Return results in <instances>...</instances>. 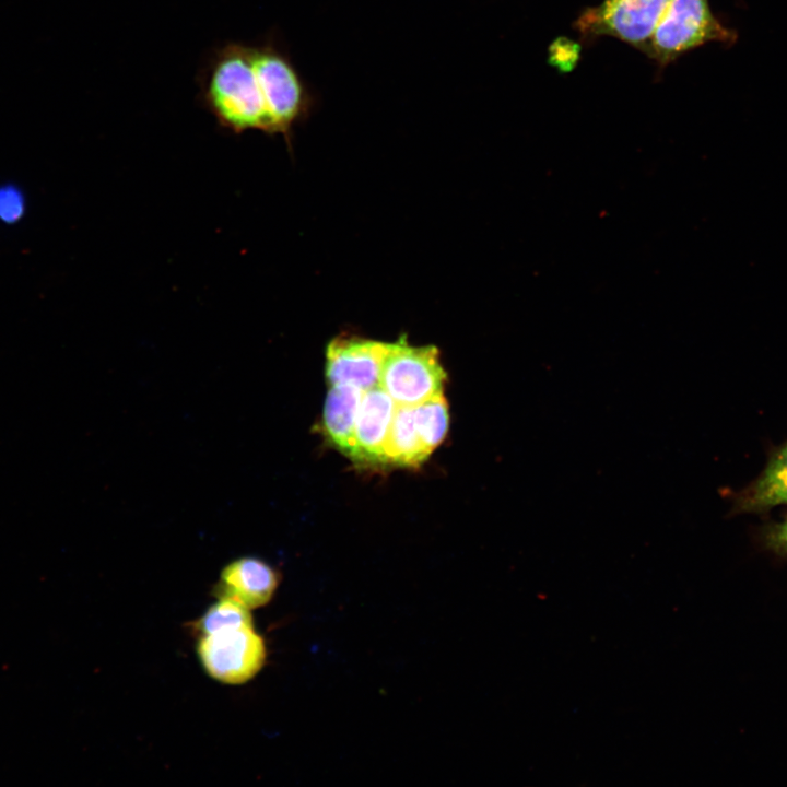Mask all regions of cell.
Returning a JSON list of instances; mask_svg holds the SVG:
<instances>
[{
    "instance_id": "obj_1",
    "label": "cell",
    "mask_w": 787,
    "mask_h": 787,
    "mask_svg": "<svg viewBox=\"0 0 787 787\" xmlns=\"http://www.w3.org/2000/svg\"><path fill=\"white\" fill-rule=\"evenodd\" d=\"M196 81L199 104L235 134L258 130L290 142L293 126L316 105L315 93L271 36L213 47Z\"/></svg>"
},
{
    "instance_id": "obj_2",
    "label": "cell",
    "mask_w": 787,
    "mask_h": 787,
    "mask_svg": "<svg viewBox=\"0 0 787 787\" xmlns=\"http://www.w3.org/2000/svg\"><path fill=\"white\" fill-rule=\"evenodd\" d=\"M736 39V32L719 22L708 0H670L644 54L661 70L704 44H733Z\"/></svg>"
},
{
    "instance_id": "obj_3",
    "label": "cell",
    "mask_w": 787,
    "mask_h": 787,
    "mask_svg": "<svg viewBox=\"0 0 787 787\" xmlns=\"http://www.w3.org/2000/svg\"><path fill=\"white\" fill-rule=\"evenodd\" d=\"M446 374L433 345H409L406 338L389 343L384 357L379 386L398 406H416L438 393Z\"/></svg>"
},
{
    "instance_id": "obj_4",
    "label": "cell",
    "mask_w": 787,
    "mask_h": 787,
    "mask_svg": "<svg viewBox=\"0 0 787 787\" xmlns=\"http://www.w3.org/2000/svg\"><path fill=\"white\" fill-rule=\"evenodd\" d=\"M670 0H603L586 8L574 28L586 39L611 36L644 52Z\"/></svg>"
},
{
    "instance_id": "obj_5",
    "label": "cell",
    "mask_w": 787,
    "mask_h": 787,
    "mask_svg": "<svg viewBox=\"0 0 787 787\" xmlns=\"http://www.w3.org/2000/svg\"><path fill=\"white\" fill-rule=\"evenodd\" d=\"M197 653L204 670L226 684H242L252 679L266 660L263 638L254 625L234 626L202 634Z\"/></svg>"
},
{
    "instance_id": "obj_6",
    "label": "cell",
    "mask_w": 787,
    "mask_h": 787,
    "mask_svg": "<svg viewBox=\"0 0 787 787\" xmlns=\"http://www.w3.org/2000/svg\"><path fill=\"white\" fill-rule=\"evenodd\" d=\"M389 343L361 338H337L327 346L326 376L330 385H350L362 391L379 386Z\"/></svg>"
},
{
    "instance_id": "obj_7",
    "label": "cell",
    "mask_w": 787,
    "mask_h": 787,
    "mask_svg": "<svg viewBox=\"0 0 787 787\" xmlns=\"http://www.w3.org/2000/svg\"><path fill=\"white\" fill-rule=\"evenodd\" d=\"M397 404L380 387L363 392L354 431V460L386 463V444Z\"/></svg>"
},
{
    "instance_id": "obj_8",
    "label": "cell",
    "mask_w": 787,
    "mask_h": 787,
    "mask_svg": "<svg viewBox=\"0 0 787 787\" xmlns=\"http://www.w3.org/2000/svg\"><path fill=\"white\" fill-rule=\"evenodd\" d=\"M279 585V574L265 561L244 556L221 572L219 597H228L248 609L267 604Z\"/></svg>"
},
{
    "instance_id": "obj_9",
    "label": "cell",
    "mask_w": 787,
    "mask_h": 787,
    "mask_svg": "<svg viewBox=\"0 0 787 787\" xmlns=\"http://www.w3.org/2000/svg\"><path fill=\"white\" fill-rule=\"evenodd\" d=\"M732 514H762L787 505V441L773 448L761 473L732 497Z\"/></svg>"
},
{
    "instance_id": "obj_10",
    "label": "cell",
    "mask_w": 787,
    "mask_h": 787,
    "mask_svg": "<svg viewBox=\"0 0 787 787\" xmlns=\"http://www.w3.org/2000/svg\"><path fill=\"white\" fill-rule=\"evenodd\" d=\"M364 391L350 385H330L327 393L322 428L331 444L353 458L355 423Z\"/></svg>"
},
{
    "instance_id": "obj_11",
    "label": "cell",
    "mask_w": 787,
    "mask_h": 787,
    "mask_svg": "<svg viewBox=\"0 0 787 787\" xmlns=\"http://www.w3.org/2000/svg\"><path fill=\"white\" fill-rule=\"evenodd\" d=\"M428 456L415 426L413 407L397 404L386 444L387 462L414 466Z\"/></svg>"
},
{
    "instance_id": "obj_12",
    "label": "cell",
    "mask_w": 787,
    "mask_h": 787,
    "mask_svg": "<svg viewBox=\"0 0 787 787\" xmlns=\"http://www.w3.org/2000/svg\"><path fill=\"white\" fill-rule=\"evenodd\" d=\"M414 422L425 449L431 454L445 438L449 415L443 393L413 406Z\"/></svg>"
},
{
    "instance_id": "obj_13",
    "label": "cell",
    "mask_w": 787,
    "mask_h": 787,
    "mask_svg": "<svg viewBox=\"0 0 787 787\" xmlns=\"http://www.w3.org/2000/svg\"><path fill=\"white\" fill-rule=\"evenodd\" d=\"M250 609L228 597H219L198 622L202 634L213 633L223 629L254 625Z\"/></svg>"
},
{
    "instance_id": "obj_14",
    "label": "cell",
    "mask_w": 787,
    "mask_h": 787,
    "mask_svg": "<svg viewBox=\"0 0 787 787\" xmlns=\"http://www.w3.org/2000/svg\"><path fill=\"white\" fill-rule=\"evenodd\" d=\"M27 213V196L16 183H0V223L7 226L19 224Z\"/></svg>"
},
{
    "instance_id": "obj_15",
    "label": "cell",
    "mask_w": 787,
    "mask_h": 787,
    "mask_svg": "<svg viewBox=\"0 0 787 787\" xmlns=\"http://www.w3.org/2000/svg\"><path fill=\"white\" fill-rule=\"evenodd\" d=\"M759 540L762 547L787 561V515L780 520H768L760 528Z\"/></svg>"
},
{
    "instance_id": "obj_16",
    "label": "cell",
    "mask_w": 787,
    "mask_h": 787,
    "mask_svg": "<svg viewBox=\"0 0 787 787\" xmlns=\"http://www.w3.org/2000/svg\"><path fill=\"white\" fill-rule=\"evenodd\" d=\"M576 47H578L576 43L559 38L557 42H554L550 47V60L560 69L569 70L578 59V49L571 51Z\"/></svg>"
}]
</instances>
